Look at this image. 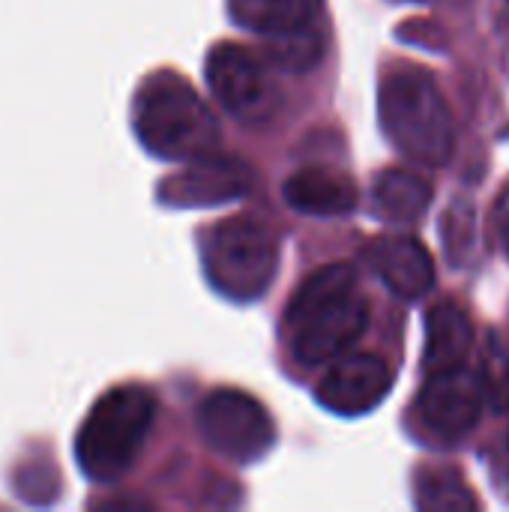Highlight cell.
<instances>
[{
	"label": "cell",
	"mask_w": 509,
	"mask_h": 512,
	"mask_svg": "<svg viewBox=\"0 0 509 512\" xmlns=\"http://www.w3.org/2000/svg\"><path fill=\"white\" fill-rule=\"evenodd\" d=\"M369 327V300L351 264L315 270L285 312L288 348L297 363L321 366L342 357Z\"/></svg>",
	"instance_id": "6da1fadb"
},
{
	"label": "cell",
	"mask_w": 509,
	"mask_h": 512,
	"mask_svg": "<svg viewBox=\"0 0 509 512\" xmlns=\"http://www.w3.org/2000/svg\"><path fill=\"white\" fill-rule=\"evenodd\" d=\"M504 459H507V468H509V429H507V435H504Z\"/></svg>",
	"instance_id": "d6986e66"
},
{
	"label": "cell",
	"mask_w": 509,
	"mask_h": 512,
	"mask_svg": "<svg viewBox=\"0 0 509 512\" xmlns=\"http://www.w3.org/2000/svg\"><path fill=\"white\" fill-rule=\"evenodd\" d=\"M318 384V402L339 417H363L375 411L393 390V369L378 354H342L330 360Z\"/></svg>",
	"instance_id": "30bf717a"
},
{
	"label": "cell",
	"mask_w": 509,
	"mask_h": 512,
	"mask_svg": "<svg viewBox=\"0 0 509 512\" xmlns=\"http://www.w3.org/2000/svg\"><path fill=\"white\" fill-rule=\"evenodd\" d=\"M432 183L405 168H387L372 186V210L390 225H411L423 219L432 204Z\"/></svg>",
	"instance_id": "9a60e30c"
},
{
	"label": "cell",
	"mask_w": 509,
	"mask_h": 512,
	"mask_svg": "<svg viewBox=\"0 0 509 512\" xmlns=\"http://www.w3.org/2000/svg\"><path fill=\"white\" fill-rule=\"evenodd\" d=\"M474 372L486 405L498 414H509V354L495 333H486V345L480 348V363Z\"/></svg>",
	"instance_id": "e0dca14e"
},
{
	"label": "cell",
	"mask_w": 509,
	"mask_h": 512,
	"mask_svg": "<svg viewBox=\"0 0 509 512\" xmlns=\"http://www.w3.org/2000/svg\"><path fill=\"white\" fill-rule=\"evenodd\" d=\"M285 201L306 216H345L357 207V183L330 165H309L285 180Z\"/></svg>",
	"instance_id": "4fadbf2b"
},
{
	"label": "cell",
	"mask_w": 509,
	"mask_h": 512,
	"mask_svg": "<svg viewBox=\"0 0 509 512\" xmlns=\"http://www.w3.org/2000/svg\"><path fill=\"white\" fill-rule=\"evenodd\" d=\"M249 189L246 165L234 159L204 156L189 162L186 171L168 177L159 186V201L168 207H213L231 198H240Z\"/></svg>",
	"instance_id": "8fae6325"
},
{
	"label": "cell",
	"mask_w": 509,
	"mask_h": 512,
	"mask_svg": "<svg viewBox=\"0 0 509 512\" xmlns=\"http://www.w3.org/2000/svg\"><path fill=\"white\" fill-rule=\"evenodd\" d=\"M495 228H498L501 246L507 249L509 255V186L501 192V198H498V204H495Z\"/></svg>",
	"instance_id": "ac0fdd59"
},
{
	"label": "cell",
	"mask_w": 509,
	"mask_h": 512,
	"mask_svg": "<svg viewBox=\"0 0 509 512\" xmlns=\"http://www.w3.org/2000/svg\"><path fill=\"white\" fill-rule=\"evenodd\" d=\"M324 0H228L237 27L276 42L279 63L288 69H309L324 51L318 30Z\"/></svg>",
	"instance_id": "ba28073f"
},
{
	"label": "cell",
	"mask_w": 509,
	"mask_h": 512,
	"mask_svg": "<svg viewBox=\"0 0 509 512\" xmlns=\"http://www.w3.org/2000/svg\"><path fill=\"white\" fill-rule=\"evenodd\" d=\"M156 393L144 384H123L108 390L75 435V459L93 483L120 480L141 456L156 423Z\"/></svg>",
	"instance_id": "277c9868"
},
{
	"label": "cell",
	"mask_w": 509,
	"mask_h": 512,
	"mask_svg": "<svg viewBox=\"0 0 509 512\" xmlns=\"http://www.w3.org/2000/svg\"><path fill=\"white\" fill-rule=\"evenodd\" d=\"M132 129L147 153L171 162L213 156L222 144L213 111L177 72H153L132 99Z\"/></svg>",
	"instance_id": "3957f363"
},
{
	"label": "cell",
	"mask_w": 509,
	"mask_h": 512,
	"mask_svg": "<svg viewBox=\"0 0 509 512\" xmlns=\"http://www.w3.org/2000/svg\"><path fill=\"white\" fill-rule=\"evenodd\" d=\"M483 405L486 399H483L477 372L468 366L429 375L417 399L423 426L438 441H447V444H459L465 435L477 429Z\"/></svg>",
	"instance_id": "9c48e42d"
},
{
	"label": "cell",
	"mask_w": 509,
	"mask_h": 512,
	"mask_svg": "<svg viewBox=\"0 0 509 512\" xmlns=\"http://www.w3.org/2000/svg\"><path fill=\"white\" fill-rule=\"evenodd\" d=\"M471 348H474V324L468 312L453 300L432 306L426 315V351H423L426 375L465 366Z\"/></svg>",
	"instance_id": "5bb4252c"
},
{
	"label": "cell",
	"mask_w": 509,
	"mask_h": 512,
	"mask_svg": "<svg viewBox=\"0 0 509 512\" xmlns=\"http://www.w3.org/2000/svg\"><path fill=\"white\" fill-rule=\"evenodd\" d=\"M207 81L219 105L243 126H270L282 111V87L270 66L237 42H219L207 57Z\"/></svg>",
	"instance_id": "8992f818"
},
{
	"label": "cell",
	"mask_w": 509,
	"mask_h": 512,
	"mask_svg": "<svg viewBox=\"0 0 509 512\" xmlns=\"http://www.w3.org/2000/svg\"><path fill=\"white\" fill-rule=\"evenodd\" d=\"M195 426L213 453L240 465L264 459L276 444L273 417L258 399L240 390L210 393L195 411Z\"/></svg>",
	"instance_id": "52a82bcc"
},
{
	"label": "cell",
	"mask_w": 509,
	"mask_h": 512,
	"mask_svg": "<svg viewBox=\"0 0 509 512\" xmlns=\"http://www.w3.org/2000/svg\"><path fill=\"white\" fill-rule=\"evenodd\" d=\"M207 282L234 303H255L276 279L279 234L258 216H231L201 234Z\"/></svg>",
	"instance_id": "5b68a950"
},
{
	"label": "cell",
	"mask_w": 509,
	"mask_h": 512,
	"mask_svg": "<svg viewBox=\"0 0 509 512\" xmlns=\"http://www.w3.org/2000/svg\"><path fill=\"white\" fill-rule=\"evenodd\" d=\"M378 120L390 144L417 165L441 168L456 147V120L435 81L423 66H396L378 87Z\"/></svg>",
	"instance_id": "7a4b0ae2"
},
{
	"label": "cell",
	"mask_w": 509,
	"mask_h": 512,
	"mask_svg": "<svg viewBox=\"0 0 509 512\" xmlns=\"http://www.w3.org/2000/svg\"><path fill=\"white\" fill-rule=\"evenodd\" d=\"M417 507L426 512H468L480 510L477 495L456 468L432 465L417 474Z\"/></svg>",
	"instance_id": "2e32d148"
},
{
	"label": "cell",
	"mask_w": 509,
	"mask_h": 512,
	"mask_svg": "<svg viewBox=\"0 0 509 512\" xmlns=\"http://www.w3.org/2000/svg\"><path fill=\"white\" fill-rule=\"evenodd\" d=\"M366 261L399 300H420L435 285V261L417 237H378L375 243H369Z\"/></svg>",
	"instance_id": "7c38bea8"
}]
</instances>
